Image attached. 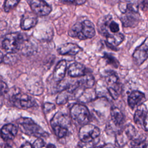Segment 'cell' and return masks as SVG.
Returning <instances> with one entry per match:
<instances>
[{
    "label": "cell",
    "instance_id": "22",
    "mask_svg": "<svg viewBox=\"0 0 148 148\" xmlns=\"http://www.w3.org/2000/svg\"><path fill=\"white\" fill-rule=\"evenodd\" d=\"M111 120L116 126L121 125L124 121V115L121 110L117 107L113 106L110 109Z\"/></svg>",
    "mask_w": 148,
    "mask_h": 148
},
{
    "label": "cell",
    "instance_id": "26",
    "mask_svg": "<svg viewBox=\"0 0 148 148\" xmlns=\"http://www.w3.org/2000/svg\"><path fill=\"white\" fill-rule=\"evenodd\" d=\"M147 145L146 139L142 138L134 139L131 142V148H146Z\"/></svg>",
    "mask_w": 148,
    "mask_h": 148
},
{
    "label": "cell",
    "instance_id": "30",
    "mask_svg": "<svg viewBox=\"0 0 148 148\" xmlns=\"http://www.w3.org/2000/svg\"><path fill=\"white\" fill-rule=\"evenodd\" d=\"M108 29H109L112 34L119 32V24L116 22L113 21L111 18L108 24Z\"/></svg>",
    "mask_w": 148,
    "mask_h": 148
},
{
    "label": "cell",
    "instance_id": "3",
    "mask_svg": "<svg viewBox=\"0 0 148 148\" xmlns=\"http://www.w3.org/2000/svg\"><path fill=\"white\" fill-rule=\"evenodd\" d=\"M24 38L19 32L8 34L2 42V47L7 53H16L21 49Z\"/></svg>",
    "mask_w": 148,
    "mask_h": 148
},
{
    "label": "cell",
    "instance_id": "7",
    "mask_svg": "<svg viewBox=\"0 0 148 148\" xmlns=\"http://www.w3.org/2000/svg\"><path fill=\"white\" fill-rule=\"evenodd\" d=\"M136 134V130L131 124H127L119 130L116 134L115 146L117 147H123L129 141L132 140Z\"/></svg>",
    "mask_w": 148,
    "mask_h": 148
},
{
    "label": "cell",
    "instance_id": "8",
    "mask_svg": "<svg viewBox=\"0 0 148 148\" xmlns=\"http://www.w3.org/2000/svg\"><path fill=\"white\" fill-rule=\"evenodd\" d=\"M12 103L18 109H28L34 106L36 104L35 99L30 95L18 92L14 94L11 98Z\"/></svg>",
    "mask_w": 148,
    "mask_h": 148
},
{
    "label": "cell",
    "instance_id": "16",
    "mask_svg": "<svg viewBox=\"0 0 148 148\" xmlns=\"http://www.w3.org/2000/svg\"><path fill=\"white\" fill-rule=\"evenodd\" d=\"M17 134V128L14 125L12 124H5L1 128V138L5 141H9L14 139Z\"/></svg>",
    "mask_w": 148,
    "mask_h": 148
},
{
    "label": "cell",
    "instance_id": "21",
    "mask_svg": "<svg viewBox=\"0 0 148 148\" xmlns=\"http://www.w3.org/2000/svg\"><path fill=\"white\" fill-rule=\"evenodd\" d=\"M94 83L95 80L94 77L92 76L86 74L84 76H82L81 79L77 80L75 85L77 88L86 90L91 88L93 87Z\"/></svg>",
    "mask_w": 148,
    "mask_h": 148
},
{
    "label": "cell",
    "instance_id": "15",
    "mask_svg": "<svg viewBox=\"0 0 148 148\" xmlns=\"http://www.w3.org/2000/svg\"><path fill=\"white\" fill-rule=\"evenodd\" d=\"M82 50V48L76 44L66 43L60 46L58 48L57 51L61 55L75 56Z\"/></svg>",
    "mask_w": 148,
    "mask_h": 148
},
{
    "label": "cell",
    "instance_id": "17",
    "mask_svg": "<svg viewBox=\"0 0 148 148\" xmlns=\"http://www.w3.org/2000/svg\"><path fill=\"white\" fill-rule=\"evenodd\" d=\"M106 38V45L107 46L113 50H116V47L118 46L123 42L124 36L122 34L117 32L114 34H109Z\"/></svg>",
    "mask_w": 148,
    "mask_h": 148
},
{
    "label": "cell",
    "instance_id": "36",
    "mask_svg": "<svg viewBox=\"0 0 148 148\" xmlns=\"http://www.w3.org/2000/svg\"><path fill=\"white\" fill-rule=\"evenodd\" d=\"M94 148H114V146L111 143H107L98 147H95Z\"/></svg>",
    "mask_w": 148,
    "mask_h": 148
},
{
    "label": "cell",
    "instance_id": "10",
    "mask_svg": "<svg viewBox=\"0 0 148 148\" xmlns=\"http://www.w3.org/2000/svg\"><path fill=\"white\" fill-rule=\"evenodd\" d=\"M32 12L38 16H47L51 11V7L45 0H27Z\"/></svg>",
    "mask_w": 148,
    "mask_h": 148
},
{
    "label": "cell",
    "instance_id": "28",
    "mask_svg": "<svg viewBox=\"0 0 148 148\" xmlns=\"http://www.w3.org/2000/svg\"><path fill=\"white\" fill-rule=\"evenodd\" d=\"M103 58L106 60L108 64L113 66L114 68H117L119 66V61L113 55L109 53H105Z\"/></svg>",
    "mask_w": 148,
    "mask_h": 148
},
{
    "label": "cell",
    "instance_id": "39",
    "mask_svg": "<svg viewBox=\"0 0 148 148\" xmlns=\"http://www.w3.org/2000/svg\"><path fill=\"white\" fill-rule=\"evenodd\" d=\"M146 148H148V144H147V146H146Z\"/></svg>",
    "mask_w": 148,
    "mask_h": 148
},
{
    "label": "cell",
    "instance_id": "32",
    "mask_svg": "<svg viewBox=\"0 0 148 148\" xmlns=\"http://www.w3.org/2000/svg\"><path fill=\"white\" fill-rule=\"evenodd\" d=\"M64 3H68L74 5H82L84 4L86 0H60Z\"/></svg>",
    "mask_w": 148,
    "mask_h": 148
},
{
    "label": "cell",
    "instance_id": "18",
    "mask_svg": "<svg viewBox=\"0 0 148 148\" xmlns=\"http://www.w3.org/2000/svg\"><path fill=\"white\" fill-rule=\"evenodd\" d=\"M67 68V62L65 60H63L58 62L56 65L53 74V77L56 82H61L64 78Z\"/></svg>",
    "mask_w": 148,
    "mask_h": 148
},
{
    "label": "cell",
    "instance_id": "31",
    "mask_svg": "<svg viewBox=\"0 0 148 148\" xmlns=\"http://www.w3.org/2000/svg\"><path fill=\"white\" fill-rule=\"evenodd\" d=\"M32 146L34 148H48V146L42 138H37L34 142Z\"/></svg>",
    "mask_w": 148,
    "mask_h": 148
},
{
    "label": "cell",
    "instance_id": "25",
    "mask_svg": "<svg viewBox=\"0 0 148 148\" xmlns=\"http://www.w3.org/2000/svg\"><path fill=\"white\" fill-rule=\"evenodd\" d=\"M51 127L55 135L60 138H64L69 135V130L67 128H64L57 126H53Z\"/></svg>",
    "mask_w": 148,
    "mask_h": 148
},
{
    "label": "cell",
    "instance_id": "37",
    "mask_svg": "<svg viewBox=\"0 0 148 148\" xmlns=\"http://www.w3.org/2000/svg\"><path fill=\"white\" fill-rule=\"evenodd\" d=\"M20 148H34L33 146L31 145L29 142H25L20 147Z\"/></svg>",
    "mask_w": 148,
    "mask_h": 148
},
{
    "label": "cell",
    "instance_id": "27",
    "mask_svg": "<svg viewBox=\"0 0 148 148\" xmlns=\"http://www.w3.org/2000/svg\"><path fill=\"white\" fill-rule=\"evenodd\" d=\"M20 0H5L3 5V9L5 12H9L15 8Z\"/></svg>",
    "mask_w": 148,
    "mask_h": 148
},
{
    "label": "cell",
    "instance_id": "13",
    "mask_svg": "<svg viewBox=\"0 0 148 148\" xmlns=\"http://www.w3.org/2000/svg\"><path fill=\"white\" fill-rule=\"evenodd\" d=\"M146 101V97L144 93L138 90L132 91L128 95L127 102L128 106L131 109H134L142 105Z\"/></svg>",
    "mask_w": 148,
    "mask_h": 148
},
{
    "label": "cell",
    "instance_id": "14",
    "mask_svg": "<svg viewBox=\"0 0 148 148\" xmlns=\"http://www.w3.org/2000/svg\"><path fill=\"white\" fill-rule=\"evenodd\" d=\"M38 23L37 15L34 12H27L24 14L20 21V27L23 30H28L34 28Z\"/></svg>",
    "mask_w": 148,
    "mask_h": 148
},
{
    "label": "cell",
    "instance_id": "23",
    "mask_svg": "<svg viewBox=\"0 0 148 148\" xmlns=\"http://www.w3.org/2000/svg\"><path fill=\"white\" fill-rule=\"evenodd\" d=\"M75 92V87H69L68 88L61 91L56 99V103L58 105L64 104L69 99L72 94Z\"/></svg>",
    "mask_w": 148,
    "mask_h": 148
},
{
    "label": "cell",
    "instance_id": "9",
    "mask_svg": "<svg viewBox=\"0 0 148 148\" xmlns=\"http://www.w3.org/2000/svg\"><path fill=\"white\" fill-rule=\"evenodd\" d=\"M108 90L113 99H117L120 93V86L119 77L113 71H110L106 76Z\"/></svg>",
    "mask_w": 148,
    "mask_h": 148
},
{
    "label": "cell",
    "instance_id": "4",
    "mask_svg": "<svg viewBox=\"0 0 148 148\" xmlns=\"http://www.w3.org/2000/svg\"><path fill=\"white\" fill-rule=\"evenodd\" d=\"M70 116L75 123L83 125L90 120V113L83 104L75 103L70 109Z\"/></svg>",
    "mask_w": 148,
    "mask_h": 148
},
{
    "label": "cell",
    "instance_id": "24",
    "mask_svg": "<svg viewBox=\"0 0 148 148\" xmlns=\"http://www.w3.org/2000/svg\"><path fill=\"white\" fill-rule=\"evenodd\" d=\"M17 61V57L15 53H8L5 55L2 60L4 64L12 65L16 63Z\"/></svg>",
    "mask_w": 148,
    "mask_h": 148
},
{
    "label": "cell",
    "instance_id": "33",
    "mask_svg": "<svg viewBox=\"0 0 148 148\" xmlns=\"http://www.w3.org/2000/svg\"><path fill=\"white\" fill-rule=\"evenodd\" d=\"M43 111L45 113H47L55 109V105L51 103H45L43 105Z\"/></svg>",
    "mask_w": 148,
    "mask_h": 148
},
{
    "label": "cell",
    "instance_id": "29",
    "mask_svg": "<svg viewBox=\"0 0 148 148\" xmlns=\"http://www.w3.org/2000/svg\"><path fill=\"white\" fill-rule=\"evenodd\" d=\"M98 143L95 142H86L80 140L76 146V148H94Z\"/></svg>",
    "mask_w": 148,
    "mask_h": 148
},
{
    "label": "cell",
    "instance_id": "11",
    "mask_svg": "<svg viewBox=\"0 0 148 148\" xmlns=\"http://www.w3.org/2000/svg\"><path fill=\"white\" fill-rule=\"evenodd\" d=\"M132 59L137 65H140L148 59V38L135 50Z\"/></svg>",
    "mask_w": 148,
    "mask_h": 148
},
{
    "label": "cell",
    "instance_id": "34",
    "mask_svg": "<svg viewBox=\"0 0 148 148\" xmlns=\"http://www.w3.org/2000/svg\"><path fill=\"white\" fill-rule=\"evenodd\" d=\"M8 91V88L7 85L2 80L1 82V95H5Z\"/></svg>",
    "mask_w": 148,
    "mask_h": 148
},
{
    "label": "cell",
    "instance_id": "20",
    "mask_svg": "<svg viewBox=\"0 0 148 148\" xmlns=\"http://www.w3.org/2000/svg\"><path fill=\"white\" fill-rule=\"evenodd\" d=\"M147 112L145 106L142 105L139 106L135 111L134 116V121L139 128H143V123Z\"/></svg>",
    "mask_w": 148,
    "mask_h": 148
},
{
    "label": "cell",
    "instance_id": "35",
    "mask_svg": "<svg viewBox=\"0 0 148 148\" xmlns=\"http://www.w3.org/2000/svg\"><path fill=\"white\" fill-rule=\"evenodd\" d=\"M139 6L142 10H146L148 8V0H139Z\"/></svg>",
    "mask_w": 148,
    "mask_h": 148
},
{
    "label": "cell",
    "instance_id": "38",
    "mask_svg": "<svg viewBox=\"0 0 148 148\" xmlns=\"http://www.w3.org/2000/svg\"><path fill=\"white\" fill-rule=\"evenodd\" d=\"M47 146H48V148H56V146L52 144H49L47 145Z\"/></svg>",
    "mask_w": 148,
    "mask_h": 148
},
{
    "label": "cell",
    "instance_id": "2",
    "mask_svg": "<svg viewBox=\"0 0 148 148\" xmlns=\"http://www.w3.org/2000/svg\"><path fill=\"white\" fill-rule=\"evenodd\" d=\"M19 130L24 134L38 138H46L49 134L34 120L29 117H22L17 120Z\"/></svg>",
    "mask_w": 148,
    "mask_h": 148
},
{
    "label": "cell",
    "instance_id": "12",
    "mask_svg": "<svg viewBox=\"0 0 148 148\" xmlns=\"http://www.w3.org/2000/svg\"><path fill=\"white\" fill-rule=\"evenodd\" d=\"M50 125L51 127L57 126L69 130V128L71 127V123L68 115L58 112L54 115L52 119L50 120Z\"/></svg>",
    "mask_w": 148,
    "mask_h": 148
},
{
    "label": "cell",
    "instance_id": "6",
    "mask_svg": "<svg viewBox=\"0 0 148 148\" xmlns=\"http://www.w3.org/2000/svg\"><path fill=\"white\" fill-rule=\"evenodd\" d=\"M99 135V129L95 125L89 123L82 125L79 131V138L82 141L98 143Z\"/></svg>",
    "mask_w": 148,
    "mask_h": 148
},
{
    "label": "cell",
    "instance_id": "1",
    "mask_svg": "<svg viewBox=\"0 0 148 148\" xmlns=\"http://www.w3.org/2000/svg\"><path fill=\"white\" fill-rule=\"evenodd\" d=\"M68 35L75 38L80 40L91 39L95 35V27L93 23L87 20L82 23L75 24L69 30Z\"/></svg>",
    "mask_w": 148,
    "mask_h": 148
},
{
    "label": "cell",
    "instance_id": "19",
    "mask_svg": "<svg viewBox=\"0 0 148 148\" xmlns=\"http://www.w3.org/2000/svg\"><path fill=\"white\" fill-rule=\"evenodd\" d=\"M85 66L80 63L73 62L68 68V75L72 77H82L86 74Z\"/></svg>",
    "mask_w": 148,
    "mask_h": 148
},
{
    "label": "cell",
    "instance_id": "5",
    "mask_svg": "<svg viewBox=\"0 0 148 148\" xmlns=\"http://www.w3.org/2000/svg\"><path fill=\"white\" fill-rule=\"evenodd\" d=\"M140 16L136 6L132 3L127 5V9L120 17V20L124 27L134 28L139 23Z\"/></svg>",
    "mask_w": 148,
    "mask_h": 148
}]
</instances>
